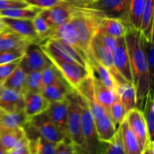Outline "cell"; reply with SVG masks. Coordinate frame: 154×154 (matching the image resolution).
Wrapping results in <instances>:
<instances>
[{
	"mask_svg": "<svg viewBox=\"0 0 154 154\" xmlns=\"http://www.w3.org/2000/svg\"><path fill=\"white\" fill-rule=\"evenodd\" d=\"M93 84L94 88V93L98 102L108 111L111 104L114 102L117 95L114 90L105 86L93 73Z\"/></svg>",
	"mask_w": 154,
	"mask_h": 154,
	"instance_id": "25",
	"label": "cell"
},
{
	"mask_svg": "<svg viewBox=\"0 0 154 154\" xmlns=\"http://www.w3.org/2000/svg\"><path fill=\"white\" fill-rule=\"evenodd\" d=\"M79 102L81 105V129L84 150L86 153H96L99 140L98 139L95 127L94 117L88 106L80 97Z\"/></svg>",
	"mask_w": 154,
	"mask_h": 154,
	"instance_id": "7",
	"label": "cell"
},
{
	"mask_svg": "<svg viewBox=\"0 0 154 154\" xmlns=\"http://www.w3.org/2000/svg\"><path fill=\"white\" fill-rule=\"evenodd\" d=\"M27 73L20 65L17 66L3 82L4 88L11 89L22 94Z\"/></svg>",
	"mask_w": 154,
	"mask_h": 154,
	"instance_id": "33",
	"label": "cell"
},
{
	"mask_svg": "<svg viewBox=\"0 0 154 154\" xmlns=\"http://www.w3.org/2000/svg\"><path fill=\"white\" fill-rule=\"evenodd\" d=\"M35 46V45H32L29 47L20 63L26 73L34 71H42L51 64L39 45L38 47Z\"/></svg>",
	"mask_w": 154,
	"mask_h": 154,
	"instance_id": "14",
	"label": "cell"
},
{
	"mask_svg": "<svg viewBox=\"0 0 154 154\" xmlns=\"http://www.w3.org/2000/svg\"><path fill=\"white\" fill-rule=\"evenodd\" d=\"M78 153L75 146L69 139H64L56 144L55 154Z\"/></svg>",
	"mask_w": 154,
	"mask_h": 154,
	"instance_id": "44",
	"label": "cell"
},
{
	"mask_svg": "<svg viewBox=\"0 0 154 154\" xmlns=\"http://www.w3.org/2000/svg\"><path fill=\"white\" fill-rule=\"evenodd\" d=\"M23 127L31 129L37 135L54 144L68 139L66 135L48 118L45 112L27 120Z\"/></svg>",
	"mask_w": 154,
	"mask_h": 154,
	"instance_id": "6",
	"label": "cell"
},
{
	"mask_svg": "<svg viewBox=\"0 0 154 154\" xmlns=\"http://www.w3.org/2000/svg\"><path fill=\"white\" fill-rule=\"evenodd\" d=\"M27 4L23 0H0V11L16 8L27 7Z\"/></svg>",
	"mask_w": 154,
	"mask_h": 154,
	"instance_id": "48",
	"label": "cell"
},
{
	"mask_svg": "<svg viewBox=\"0 0 154 154\" xmlns=\"http://www.w3.org/2000/svg\"><path fill=\"white\" fill-rule=\"evenodd\" d=\"M60 75L55 67L52 64L49 65L42 70V86L41 91L42 89L48 87L52 84L54 81L60 78Z\"/></svg>",
	"mask_w": 154,
	"mask_h": 154,
	"instance_id": "40",
	"label": "cell"
},
{
	"mask_svg": "<svg viewBox=\"0 0 154 154\" xmlns=\"http://www.w3.org/2000/svg\"><path fill=\"white\" fill-rule=\"evenodd\" d=\"M1 20L7 29L28 40L32 45H41L42 41L38 37L35 31L31 20L16 19L5 17H1Z\"/></svg>",
	"mask_w": 154,
	"mask_h": 154,
	"instance_id": "11",
	"label": "cell"
},
{
	"mask_svg": "<svg viewBox=\"0 0 154 154\" xmlns=\"http://www.w3.org/2000/svg\"><path fill=\"white\" fill-rule=\"evenodd\" d=\"M114 66L126 82L132 84V76L129 63V54L126 47L125 37L117 38V45L112 53Z\"/></svg>",
	"mask_w": 154,
	"mask_h": 154,
	"instance_id": "13",
	"label": "cell"
},
{
	"mask_svg": "<svg viewBox=\"0 0 154 154\" xmlns=\"http://www.w3.org/2000/svg\"><path fill=\"white\" fill-rule=\"evenodd\" d=\"M72 90L67 83L60 77L52 84L42 89L41 93L50 103H52L64 100Z\"/></svg>",
	"mask_w": 154,
	"mask_h": 154,
	"instance_id": "21",
	"label": "cell"
},
{
	"mask_svg": "<svg viewBox=\"0 0 154 154\" xmlns=\"http://www.w3.org/2000/svg\"><path fill=\"white\" fill-rule=\"evenodd\" d=\"M42 9L35 6L29 5L23 8L5 9L0 11V17L16 18V19L31 20H32L36 16L42 12Z\"/></svg>",
	"mask_w": 154,
	"mask_h": 154,
	"instance_id": "32",
	"label": "cell"
},
{
	"mask_svg": "<svg viewBox=\"0 0 154 154\" xmlns=\"http://www.w3.org/2000/svg\"><path fill=\"white\" fill-rule=\"evenodd\" d=\"M117 129L120 130L125 154H141V150L138 139L131 130L126 118Z\"/></svg>",
	"mask_w": 154,
	"mask_h": 154,
	"instance_id": "23",
	"label": "cell"
},
{
	"mask_svg": "<svg viewBox=\"0 0 154 154\" xmlns=\"http://www.w3.org/2000/svg\"><path fill=\"white\" fill-rule=\"evenodd\" d=\"M129 54L132 84L136 92L137 103H139L150 88H153L149 77L148 65L143 47V36L140 30L129 28L125 35Z\"/></svg>",
	"mask_w": 154,
	"mask_h": 154,
	"instance_id": "1",
	"label": "cell"
},
{
	"mask_svg": "<svg viewBox=\"0 0 154 154\" xmlns=\"http://www.w3.org/2000/svg\"><path fill=\"white\" fill-rule=\"evenodd\" d=\"M42 86V71H34L27 73L25 84L22 91L23 96L30 93L41 92Z\"/></svg>",
	"mask_w": 154,
	"mask_h": 154,
	"instance_id": "36",
	"label": "cell"
},
{
	"mask_svg": "<svg viewBox=\"0 0 154 154\" xmlns=\"http://www.w3.org/2000/svg\"><path fill=\"white\" fill-rule=\"evenodd\" d=\"M141 154H154V142L153 141H149L143 150Z\"/></svg>",
	"mask_w": 154,
	"mask_h": 154,
	"instance_id": "50",
	"label": "cell"
},
{
	"mask_svg": "<svg viewBox=\"0 0 154 154\" xmlns=\"http://www.w3.org/2000/svg\"><path fill=\"white\" fill-rule=\"evenodd\" d=\"M129 0H93L87 8L99 12L103 17L118 18L127 23Z\"/></svg>",
	"mask_w": 154,
	"mask_h": 154,
	"instance_id": "8",
	"label": "cell"
},
{
	"mask_svg": "<svg viewBox=\"0 0 154 154\" xmlns=\"http://www.w3.org/2000/svg\"><path fill=\"white\" fill-rule=\"evenodd\" d=\"M95 35L99 38V40L100 41L102 44H103L104 46L106 47L111 53H113V51L115 49L116 45H117V38L111 37V36L108 35L104 34V33L99 32H97Z\"/></svg>",
	"mask_w": 154,
	"mask_h": 154,
	"instance_id": "47",
	"label": "cell"
},
{
	"mask_svg": "<svg viewBox=\"0 0 154 154\" xmlns=\"http://www.w3.org/2000/svg\"><path fill=\"white\" fill-rule=\"evenodd\" d=\"M88 60L94 75L105 86L109 87L110 89L114 90L117 93V88L118 85H117L114 78H113L111 72L108 71V69L105 66H103L99 60H96V58L93 56L92 52H90V54L88 55Z\"/></svg>",
	"mask_w": 154,
	"mask_h": 154,
	"instance_id": "24",
	"label": "cell"
},
{
	"mask_svg": "<svg viewBox=\"0 0 154 154\" xmlns=\"http://www.w3.org/2000/svg\"><path fill=\"white\" fill-rule=\"evenodd\" d=\"M153 22V0H146L141 17L140 31L144 32Z\"/></svg>",
	"mask_w": 154,
	"mask_h": 154,
	"instance_id": "41",
	"label": "cell"
},
{
	"mask_svg": "<svg viewBox=\"0 0 154 154\" xmlns=\"http://www.w3.org/2000/svg\"><path fill=\"white\" fill-rule=\"evenodd\" d=\"M22 58L15 60L14 61L10 62V63L0 65V81L4 82L5 80L19 66L21 60H22Z\"/></svg>",
	"mask_w": 154,
	"mask_h": 154,
	"instance_id": "45",
	"label": "cell"
},
{
	"mask_svg": "<svg viewBox=\"0 0 154 154\" xmlns=\"http://www.w3.org/2000/svg\"><path fill=\"white\" fill-rule=\"evenodd\" d=\"M0 154H7L6 153V150H5L4 147L1 145V144H0Z\"/></svg>",
	"mask_w": 154,
	"mask_h": 154,
	"instance_id": "51",
	"label": "cell"
},
{
	"mask_svg": "<svg viewBox=\"0 0 154 154\" xmlns=\"http://www.w3.org/2000/svg\"><path fill=\"white\" fill-rule=\"evenodd\" d=\"M32 44L5 27L0 31V51L21 50L26 51Z\"/></svg>",
	"mask_w": 154,
	"mask_h": 154,
	"instance_id": "20",
	"label": "cell"
},
{
	"mask_svg": "<svg viewBox=\"0 0 154 154\" xmlns=\"http://www.w3.org/2000/svg\"><path fill=\"white\" fill-rule=\"evenodd\" d=\"M26 135L23 126H18L14 129L0 133V144L6 150V153L13 148L17 143Z\"/></svg>",
	"mask_w": 154,
	"mask_h": 154,
	"instance_id": "34",
	"label": "cell"
},
{
	"mask_svg": "<svg viewBox=\"0 0 154 154\" xmlns=\"http://www.w3.org/2000/svg\"><path fill=\"white\" fill-rule=\"evenodd\" d=\"M90 51L93 54L96 60H99L103 66H105L108 69L113 78L117 82V85L126 84V80L120 75L118 71L114 66V60H113L112 53L103 45V44L99 40L96 35L93 37L90 44Z\"/></svg>",
	"mask_w": 154,
	"mask_h": 154,
	"instance_id": "10",
	"label": "cell"
},
{
	"mask_svg": "<svg viewBox=\"0 0 154 154\" xmlns=\"http://www.w3.org/2000/svg\"><path fill=\"white\" fill-rule=\"evenodd\" d=\"M68 106H69V100L67 96L64 100L52 102L50 104L48 110L45 111L48 118L60 131H62L66 135V137H67L66 121H67Z\"/></svg>",
	"mask_w": 154,
	"mask_h": 154,
	"instance_id": "18",
	"label": "cell"
},
{
	"mask_svg": "<svg viewBox=\"0 0 154 154\" xmlns=\"http://www.w3.org/2000/svg\"><path fill=\"white\" fill-rule=\"evenodd\" d=\"M30 154H55L56 144L50 142L40 135L29 138Z\"/></svg>",
	"mask_w": 154,
	"mask_h": 154,
	"instance_id": "35",
	"label": "cell"
},
{
	"mask_svg": "<svg viewBox=\"0 0 154 154\" xmlns=\"http://www.w3.org/2000/svg\"><path fill=\"white\" fill-rule=\"evenodd\" d=\"M73 11L74 6L64 2L50 8L44 9L41 12V15L51 26L54 27L70 20Z\"/></svg>",
	"mask_w": 154,
	"mask_h": 154,
	"instance_id": "17",
	"label": "cell"
},
{
	"mask_svg": "<svg viewBox=\"0 0 154 154\" xmlns=\"http://www.w3.org/2000/svg\"><path fill=\"white\" fill-rule=\"evenodd\" d=\"M108 114L112 120L114 126L117 129L120 123L123 121L126 114L124 107L119 99L118 96L110 106L108 109Z\"/></svg>",
	"mask_w": 154,
	"mask_h": 154,
	"instance_id": "38",
	"label": "cell"
},
{
	"mask_svg": "<svg viewBox=\"0 0 154 154\" xmlns=\"http://www.w3.org/2000/svg\"><path fill=\"white\" fill-rule=\"evenodd\" d=\"M3 90H4V86H3V82L0 81V96H1Z\"/></svg>",
	"mask_w": 154,
	"mask_h": 154,
	"instance_id": "53",
	"label": "cell"
},
{
	"mask_svg": "<svg viewBox=\"0 0 154 154\" xmlns=\"http://www.w3.org/2000/svg\"><path fill=\"white\" fill-rule=\"evenodd\" d=\"M26 51L21 50H5L0 51V65L10 63L17 59L22 58Z\"/></svg>",
	"mask_w": 154,
	"mask_h": 154,
	"instance_id": "42",
	"label": "cell"
},
{
	"mask_svg": "<svg viewBox=\"0 0 154 154\" xmlns=\"http://www.w3.org/2000/svg\"><path fill=\"white\" fill-rule=\"evenodd\" d=\"M125 118H126L131 130L135 134V137L138 139L140 147L142 151L146 144L150 141L147 125H146V122L142 112L139 108H133L126 113Z\"/></svg>",
	"mask_w": 154,
	"mask_h": 154,
	"instance_id": "12",
	"label": "cell"
},
{
	"mask_svg": "<svg viewBox=\"0 0 154 154\" xmlns=\"http://www.w3.org/2000/svg\"><path fill=\"white\" fill-rule=\"evenodd\" d=\"M5 28V25H4V24H3V23L2 22L1 17H0V31H2V30L4 29Z\"/></svg>",
	"mask_w": 154,
	"mask_h": 154,
	"instance_id": "52",
	"label": "cell"
},
{
	"mask_svg": "<svg viewBox=\"0 0 154 154\" xmlns=\"http://www.w3.org/2000/svg\"><path fill=\"white\" fill-rule=\"evenodd\" d=\"M68 100L69 106L66 121L67 138L75 146L78 153H86L81 129V105L79 96L75 91L72 90L68 95Z\"/></svg>",
	"mask_w": 154,
	"mask_h": 154,
	"instance_id": "3",
	"label": "cell"
},
{
	"mask_svg": "<svg viewBox=\"0 0 154 154\" xmlns=\"http://www.w3.org/2000/svg\"><path fill=\"white\" fill-rule=\"evenodd\" d=\"M93 72L82 82H81V84L73 91H75L88 106L94 119H97L108 113V111L102 107L96 99L93 88Z\"/></svg>",
	"mask_w": 154,
	"mask_h": 154,
	"instance_id": "9",
	"label": "cell"
},
{
	"mask_svg": "<svg viewBox=\"0 0 154 154\" xmlns=\"http://www.w3.org/2000/svg\"><path fill=\"white\" fill-rule=\"evenodd\" d=\"M146 0H129L127 14V24L130 28L140 30L141 17Z\"/></svg>",
	"mask_w": 154,
	"mask_h": 154,
	"instance_id": "29",
	"label": "cell"
},
{
	"mask_svg": "<svg viewBox=\"0 0 154 154\" xmlns=\"http://www.w3.org/2000/svg\"><path fill=\"white\" fill-rule=\"evenodd\" d=\"M129 28L126 23L118 18L103 17L99 23L97 32L118 38L125 36Z\"/></svg>",
	"mask_w": 154,
	"mask_h": 154,
	"instance_id": "22",
	"label": "cell"
},
{
	"mask_svg": "<svg viewBox=\"0 0 154 154\" xmlns=\"http://www.w3.org/2000/svg\"><path fill=\"white\" fill-rule=\"evenodd\" d=\"M8 154H30L29 138L26 134L8 152Z\"/></svg>",
	"mask_w": 154,
	"mask_h": 154,
	"instance_id": "43",
	"label": "cell"
},
{
	"mask_svg": "<svg viewBox=\"0 0 154 154\" xmlns=\"http://www.w3.org/2000/svg\"><path fill=\"white\" fill-rule=\"evenodd\" d=\"M38 37L42 42L49 38L53 27L41 15V13L32 20Z\"/></svg>",
	"mask_w": 154,
	"mask_h": 154,
	"instance_id": "37",
	"label": "cell"
},
{
	"mask_svg": "<svg viewBox=\"0 0 154 154\" xmlns=\"http://www.w3.org/2000/svg\"><path fill=\"white\" fill-rule=\"evenodd\" d=\"M24 96L19 92L4 88L0 96V110L5 112L23 111Z\"/></svg>",
	"mask_w": 154,
	"mask_h": 154,
	"instance_id": "19",
	"label": "cell"
},
{
	"mask_svg": "<svg viewBox=\"0 0 154 154\" xmlns=\"http://www.w3.org/2000/svg\"><path fill=\"white\" fill-rule=\"evenodd\" d=\"M28 5L42 9H48L64 3L63 0H23Z\"/></svg>",
	"mask_w": 154,
	"mask_h": 154,
	"instance_id": "46",
	"label": "cell"
},
{
	"mask_svg": "<svg viewBox=\"0 0 154 154\" xmlns=\"http://www.w3.org/2000/svg\"><path fill=\"white\" fill-rule=\"evenodd\" d=\"M50 104L51 103L44 97L41 92L30 93L25 95L23 114L26 121L35 116L45 113L48 110Z\"/></svg>",
	"mask_w": 154,
	"mask_h": 154,
	"instance_id": "16",
	"label": "cell"
},
{
	"mask_svg": "<svg viewBox=\"0 0 154 154\" xmlns=\"http://www.w3.org/2000/svg\"><path fill=\"white\" fill-rule=\"evenodd\" d=\"M102 18V15L94 10L87 8L74 7L70 22L87 58L91 52L90 44L97 32Z\"/></svg>",
	"mask_w": 154,
	"mask_h": 154,
	"instance_id": "2",
	"label": "cell"
},
{
	"mask_svg": "<svg viewBox=\"0 0 154 154\" xmlns=\"http://www.w3.org/2000/svg\"><path fill=\"white\" fill-rule=\"evenodd\" d=\"M26 117L23 111L9 113L0 110V133L25 125Z\"/></svg>",
	"mask_w": 154,
	"mask_h": 154,
	"instance_id": "28",
	"label": "cell"
},
{
	"mask_svg": "<svg viewBox=\"0 0 154 154\" xmlns=\"http://www.w3.org/2000/svg\"><path fill=\"white\" fill-rule=\"evenodd\" d=\"M141 103V109H140L144 115L147 125L150 141H153L154 136V99L153 88H150L147 94L140 101Z\"/></svg>",
	"mask_w": 154,
	"mask_h": 154,
	"instance_id": "26",
	"label": "cell"
},
{
	"mask_svg": "<svg viewBox=\"0 0 154 154\" xmlns=\"http://www.w3.org/2000/svg\"><path fill=\"white\" fill-rule=\"evenodd\" d=\"M117 94L120 101L123 104L126 113L133 108H137L138 103L136 92L133 84L126 83L118 85L117 88Z\"/></svg>",
	"mask_w": 154,
	"mask_h": 154,
	"instance_id": "27",
	"label": "cell"
},
{
	"mask_svg": "<svg viewBox=\"0 0 154 154\" xmlns=\"http://www.w3.org/2000/svg\"><path fill=\"white\" fill-rule=\"evenodd\" d=\"M143 36V35H142ZM143 47L148 65L149 77L152 87L154 81V45L153 40H147L143 36Z\"/></svg>",
	"mask_w": 154,
	"mask_h": 154,
	"instance_id": "39",
	"label": "cell"
},
{
	"mask_svg": "<svg viewBox=\"0 0 154 154\" xmlns=\"http://www.w3.org/2000/svg\"><path fill=\"white\" fill-rule=\"evenodd\" d=\"M96 153L125 154L121 135L118 129L109 140L99 141Z\"/></svg>",
	"mask_w": 154,
	"mask_h": 154,
	"instance_id": "31",
	"label": "cell"
},
{
	"mask_svg": "<svg viewBox=\"0 0 154 154\" xmlns=\"http://www.w3.org/2000/svg\"><path fill=\"white\" fill-rule=\"evenodd\" d=\"M65 3L74 7L78 8H85L90 3H91L93 0H63Z\"/></svg>",
	"mask_w": 154,
	"mask_h": 154,
	"instance_id": "49",
	"label": "cell"
},
{
	"mask_svg": "<svg viewBox=\"0 0 154 154\" xmlns=\"http://www.w3.org/2000/svg\"><path fill=\"white\" fill-rule=\"evenodd\" d=\"M43 53L60 60L75 63L87 69H91L88 59L84 54L60 39L49 38L45 44L39 45Z\"/></svg>",
	"mask_w": 154,
	"mask_h": 154,
	"instance_id": "4",
	"label": "cell"
},
{
	"mask_svg": "<svg viewBox=\"0 0 154 154\" xmlns=\"http://www.w3.org/2000/svg\"><path fill=\"white\" fill-rule=\"evenodd\" d=\"M94 121L96 134L99 141L109 140L117 130L108 114H105L99 118L94 119Z\"/></svg>",
	"mask_w": 154,
	"mask_h": 154,
	"instance_id": "30",
	"label": "cell"
},
{
	"mask_svg": "<svg viewBox=\"0 0 154 154\" xmlns=\"http://www.w3.org/2000/svg\"><path fill=\"white\" fill-rule=\"evenodd\" d=\"M45 54L72 90H75L81 82L93 73L92 69H87L77 63L60 60L46 54Z\"/></svg>",
	"mask_w": 154,
	"mask_h": 154,
	"instance_id": "5",
	"label": "cell"
},
{
	"mask_svg": "<svg viewBox=\"0 0 154 154\" xmlns=\"http://www.w3.org/2000/svg\"><path fill=\"white\" fill-rule=\"evenodd\" d=\"M49 38H54L63 41V42L70 45L71 47L75 48L78 52L87 57L82 46L80 44L76 32L74 29L73 26L71 23L70 20L60 24V25L53 27Z\"/></svg>",
	"mask_w": 154,
	"mask_h": 154,
	"instance_id": "15",
	"label": "cell"
}]
</instances>
